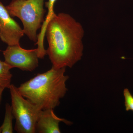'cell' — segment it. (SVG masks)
Here are the masks:
<instances>
[{
  "label": "cell",
  "instance_id": "cell-3",
  "mask_svg": "<svg viewBox=\"0 0 133 133\" xmlns=\"http://www.w3.org/2000/svg\"><path fill=\"white\" fill-rule=\"evenodd\" d=\"M44 1L12 0L6 6L12 17H16L21 20L24 34L34 42H37V31L45 20L46 10L44 8Z\"/></svg>",
  "mask_w": 133,
  "mask_h": 133
},
{
  "label": "cell",
  "instance_id": "cell-5",
  "mask_svg": "<svg viewBox=\"0 0 133 133\" xmlns=\"http://www.w3.org/2000/svg\"><path fill=\"white\" fill-rule=\"evenodd\" d=\"M5 62L12 68L33 71L38 66V49L26 50L19 45H8L3 51Z\"/></svg>",
  "mask_w": 133,
  "mask_h": 133
},
{
  "label": "cell",
  "instance_id": "cell-4",
  "mask_svg": "<svg viewBox=\"0 0 133 133\" xmlns=\"http://www.w3.org/2000/svg\"><path fill=\"white\" fill-rule=\"evenodd\" d=\"M11 107L16 120L15 129L19 133H36V125L42 109L24 98L17 87L11 84L9 88Z\"/></svg>",
  "mask_w": 133,
  "mask_h": 133
},
{
  "label": "cell",
  "instance_id": "cell-2",
  "mask_svg": "<svg viewBox=\"0 0 133 133\" xmlns=\"http://www.w3.org/2000/svg\"><path fill=\"white\" fill-rule=\"evenodd\" d=\"M65 70L66 67L58 69L52 66L48 71L21 84L17 89L24 98L42 110L54 109L68 91L66 83L69 77L65 74Z\"/></svg>",
  "mask_w": 133,
  "mask_h": 133
},
{
  "label": "cell",
  "instance_id": "cell-1",
  "mask_svg": "<svg viewBox=\"0 0 133 133\" xmlns=\"http://www.w3.org/2000/svg\"><path fill=\"white\" fill-rule=\"evenodd\" d=\"M84 31L81 23L69 14H55L48 22L45 35L47 55L55 68H71L83 56Z\"/></svg>",
  "mask_w": 133,
  "mask_h": 133
},
{
  "label": "cell",
  "instance_id": "cell-13",
  "mask_svg": "<svg viewBox=\"0 0 133 133\" xmlns=\"http://www.w3.org/2000/svg\"><path fill=\"white\" fill-rule=\"evenodd\" d=\"M2 133V128L1 127H0V133Z\"/></svg>",
  "mask_w": 133,
  "mask_h": 133
},
{
  "label": "cell",
  "instance_id": "cell-12",
  "mask_svg": "<svg viewBox=\"0 0 133 133\" xmlns=\"http://www.w3.org/2000/svg\"><path fill=\"white\" fill-rule=\"evenodd\" d=\"M5 89V88L0 86V105L1 103L2 100L3 94V91Z\"/></svg>",
  "mask_w": 133,
  "mask_h": 133
},
{
  "label": "cell",
  "instance_id": "cell-6",
  "mask_svg": "<svg viewBox=\"0 0 133 133\" xmlns=\"http://www.w3.org/2000/svg\"><path fill=\"white\" fill-rule=\"evenodd\" d=\"M24 35L23 29L12 18L0 1V39L8 45H19Z\"/></svg>",
  "mask_w": 133,
  "mask_h": 133
},
{
  "label": "cell",
  "instance_id": "cell-11",
  "mask_svg": "<svg viewBox=\"0 0 133 133\" xmlns=\"http://www.w3.org/2000/svg\"><path fill=\"white\" fill-rule=\"evenodd\" d=\"M124 95L126 111L133 112V96L128 88L124 89Z\"/></svg>",
  "mask_w": 133,
  "mask_h": 133
},
{
  "label": "cell",
  "instance_id": "cell-10",
  "mask_svg": "<svg viewBox=\"0 0 133 133\" xmlns=\"http://www.w3.org/2000/svg\"><path fill=\"white\" fill-rule=\"evenodd\" d=\"M57 0H48V1L45 2V6L48 9V14L45 17L44 22L42 26V30L41 33L38 35V36L41 38H44L45 35L46 26L48 22L51 17L55 14L54 12V7L55 3Z\"/></svg>",
  "mask_w": 133,
  "mask_h": 133
},
{
  "label": "cell",
  "instance_id": "cell-9",
  "mask_svg": "<svg viewBox=\"0 0 133 133\" xmlns=\"http://www.w3.org/2000/svg\"><path fill=\"white\" fill-rule=\"evenodd\" d=\"M14 118L11 105L7 103L5 105L4 121L2 125L1 126L2 128V133H13V120Z\"/></svg>",
  "mask_w": 133,
  "mask_h": 133
},
{
  "label": "cell",
  "instance_id": "cell-7",
  "mask_svg": "<svg viewBox=\"0 0 133 133\" xmlns=\"http://www.w3.org/2000/svg\"><path fill=\"white\" fill-rule=\"evenodd\" d=\"M60 122H64L68 125L72 124L71 122L58 117L54 113L53 109L42 110L36 125V133H60L59 128Z\"/></svg>",
  "mask_w": 133,
  "mask_h": 133
},
{
  "label": "cell",
  "instance_id": "cell-8",
  "mask_svg": "<svg viewBox=\"0 0 133 133\" xmlns=\"http://www.w3.org/2000/svg\"><path fill=\"white\" fill-rule=\"evenodd\" d=\"M10 65L0 59V86L4 88H9L11 85L12 74Z\"/></svg>",
  "mask_w": 133,
  "mask_h": 133
}]
</instances>
